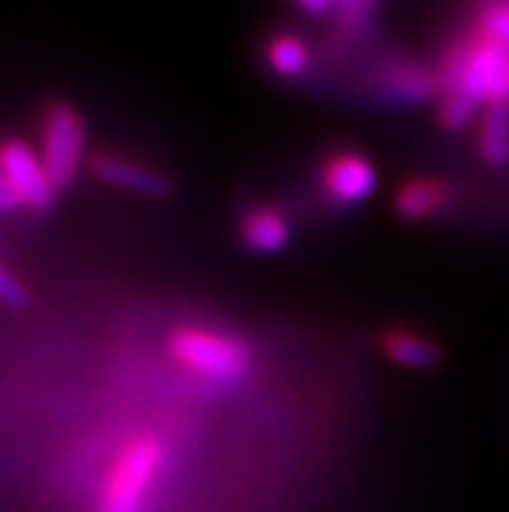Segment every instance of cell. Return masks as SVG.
<instances>
[{
    "label": "cell",
    "instance_id": "5bb4252c",
    "mask_svg": "<svg viewBox=\"0 0 509 512\" xmlns=\"http://www.w3.org/2000/svg\"><path fill=\"white\" fill-rule=\"evenodd\" d=\"M268 65L278 76L297 78L307 71L310 65V50L302 39L291 37V34H281L268 45Z\"/></svg>",
    "mask_w": 509,
    "mask_h": 512
},
{
    "label": "cell",
    "instance_id": "9c48e42d",
    "mask_svg": "<svg viewBox=\"0 0 509 512\" xmlns=\"http://www.w3.org/2000/svg\"><path fill=\"white\" fill-rule=\"evenodd\" d=\"M437 89H442L439 73L426 71V68L413 63L390 65L380 76L382 94H387L390 99H398V102H424Z\"/></svg>",
    "mask_w": 509,
    "mask_h": 512
},
{
    "label": "cell",
    "instance_id": "ac0fdd59",
    "mask_svg": "<svg viewBox=\"0 0 509 512\" xmlns=\"http://www.w3.org/2000/svg\"><path fill=\"white\" fill-rule=\"evenodd\" d=\"M486 3H497V0H486Z\"/></svg>",
    "mask_w": 509,
    "mask_h": 512
},
{
    "label": "cell",
    "instance_id": "30bf717a",
    "mask_svg": "<svg viewBox=\"0 0 509 512\" xmlns=\"http://www.w3.org/2000/svg\"><path fill=\"white\" fill-rule=\"evenodd\" d=\"M476 146L491 167L509 164V102H494L478 117Z\"/></svg>",
    "mask_w": 509,
    "mask_h": 512
},
{
    "label": "cell",
    "instance_id": "7a4b0ae2",
    "mask_svg": "<svg viewBox=\"0 0 509 512\" xmlns=\"http://www.w3.org/2000/svg\"><path fill=\"white\" fill-rule=\"evenodd\" d=\"M167 458V445L159 435H138L117 453L104 479L99 512H143L159 468Z\"/></svg>",
    "mask_w": 509,
    "mask_h": 512
},
{
    "label": "cell",
    "instance_id": "e0dca14e",
    "mask_svg": "<svg viewBox=\"0 0 509 512\" xmlns=\"http://www.w3.org/2000/svg\"><path fill=\"white\" fill-rule=\"evenodd\" d=\"M302 11H307L310 16H325V13H333V0H297Z\"/></svg>",
    "mask_w": 509,
    "mask_h": 512
},
{
    "label": "cell",
    "instance_id": "2e32d148",
    "mask_svg": "<svg viewBox=\"0 0 509 512\" xmlns=\"http://www.w3.org/2000/svg\"><path fill=\"white\" fill-rule=\"evenodd\" d=\"M0 208H3V214H16V211H21V208H24L21 195L3 180H0Z\"/></svg>",
    "mask_w": 509,
    "mask_h": 512
},
{
    "label": "cell",
    "instance_id": "6da1fadb",
    "mask_svg": "<svg viewBox=\"0 0 509 512\" xmlns=\"http://www.w3.org/2000/svg\"><path fill=\"white\" fill-rule=\"evenodd\" d=\"M439 84V123L447 130L465 128L478 110L509 102V47L478 26L447 50Z\"/></svg>",
    "mask_w": 509,
    "mask_h": 512
},
{
    "label": "cell",
    "instance_id": "4fadbf2b",
    "mask_svg": "<svg viewBox=\"0 0 509 512\" xmlns=\"http://www.w3.org/2000/svg\"><path fill=\"white\" fill-rule=\"evenodd\" d=\"M380 0H333V21L343 39H361L374 26Z\"/></svg>",
    "mask_w": 509,
    "mask_h": 512
},
{
    "label": "cell",
    "instance_id": "277c9868",
    "mask_svg": "<svg viewBox=\"0 0 509 512\" xmlns=\"http://www.w3.org/2000/svg\"><path fill=\"white\" fill-rule=\"evenodd\" d=\"M86 125L71 104L52 102L42 120V138H39V156L50 172L55 188H68L78 177L84 162Z\"/></svg>",
    "mask_w": 509,
    "mask_h": 512
},
{
    "label": "cell",
    "instance_id": "8992f818",
    "mask_svg": "<svg viewBox=\"0 0 509 512\" xmlns=\"http://www.w3.org/2000/svg\"><path fill=\"white\" fill-rule=\"evenodd\" d=\"M323 188L341 206H356L377 190V169L359 151H341L325 162Z\"/></svg>",
    "mask_w": 509,
    "mask_h": 512
},
{
    "label": "cell",
    "instance_id": "8fae6325",
    "mask_svg": "<svg viewBox=\"0 0 509 512\" xmlns=\"http://www.w3.org/2000/svg\"><path fill=\"white\" fill-rule=\"evenodd\" d=\"M382 351L390 362L400 364L406 370H432L439 364V349L434 346V341L421 333L403 331V328L387 331L382 336Z\"/></svg>",
    "mask_w": 509,
    "mask_h": 512
},
{
    "label": "cell",
    "instance_id": "ba28073f",
    "mask_svg": "<svg viewBox=\"0 0 509 512\" xmlns=\"http://www.w3.org/2000/svg\"><path fill=\"white\" fill-rule=\"evenodd\" d=\"M239 234L242 242L258 255H276L281 253L291 240V227L278 208L258 206L247 211L239 221Z\"/></svg>",
    "mask_w": 509,
    "mask_h": 512
},
{
    "label": "cell",
    "instance_id": "7c38bea8",
    "mask_svg": "<svg viewBox=\"0 0 509 512\" xmlns=\"http://www.w3.org/2000/svg\"><path fill=\"white\" fill-rule=\"evenodd\" d=\"M450 201V193L442 182L437 180H411L406 182L403 188L395 195V208L398 214L408 221H421L426 216L439 214L442 208Z\"/></svg>",
    "mask_w": 509,
    "mask_h": 512
},
{
    "label": "cell",
    "instance_id": "5b68a950",
    "mask_svg": "<svg viewBox=\"0 0 509 512\" xmlns=\"http://www.w3.org/2000/svg\"><path fill=\"white\" fill-rule=\"evenodd\" d=\"M0 180L8 182L21 195L24 208L29 211H47L58 198V188L50 172L42 164L39 151L21 138H8L0 149Z\"/></svg>",
    "mask_w": 509,
    "mask_h": 512
},
{
    "label": "cell",
    "instance_id": "52a82bcc",
    "mask_svg": "<svg viewBox=\"0 0 509 512\" xmlns=\"http://www.w3.org/2000/svg\"><path fill=\"white\" fill-rule=\"evenodd\" d=\"M89 169L99 182L112 185L117 190H128V193L162 198V195H169V190H172V180L164 172L149 167V164L130 162V159H123V156L102 154L89 164Z\"/></svg>",
    "mask_w": 509,
    "mask_h": 512
},
{
    "label": "cell",
    "instance_id": "3957f363",
    "mask_svg": "<svg viewBox=\"0 0 509 512\" xmlns=\"http://www.w3.org/2000/svg\"><path fill=\"white\" fill-rule=\"evenodd\" d=\"M169 354L200 377L237 383L250 372L252 351L239 338L208 328H177L169 336Z\"/></svg>",
    "mask_w": 509,
    "mask_h": 512
},
{
    "label": "cell",
    "instance_id": "9a60e30c",
    "mask_svg": "<svg viewBox=\"0 0 509 512\" xmlns=\"http://www.w3.org/2000/svg\"><path fill=\"white\" fill-rule=\"evenodd\" d=\"M0 297H3V305L11 307V310H24V307L29 305V292H26V286L13 276L11 268H3V271H0Z\"/></svg>",
    "mask_w": 509,
    "mask_h": 512
}]
</instances>
